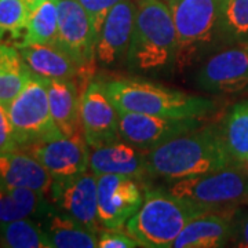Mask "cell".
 I'll use <instances>...</instances> for the list:
<instances>
[{
	"label": "cell",
	"instance_id": "obj_1",
	"mask_svg": "<svg viewBox=\"0 0 248 248\" xmlns=\"http://www.w3.org/2000/svg\"><path fill=\"white\" fill-rule=\"evenodd\" d=\"M149 177L181 181L234 164L215 125L197 128L164 142L145 155Z\"/></svg>",
	"mask_w": 248,
	"mask_h": 248
},
{
	"label": "cell",
	"instance_id": "obj_2",
	"mask_svg": "<svg viewBox=\"0 0 248 248\" xmlns=\"http://www.w3.org/2000/svg\"><path fill=\"white\" fill-rule=\"evenodd\" d=\"M177 31L167 3L140 0L125 62L135 72H161L175 66Z\"/></svg>",
	"mask_w": 248,
	"mask_h": 248
},
{
	"label": "cell",
	"instance_id": "obj_3",
	"mask_svg": "<svg viewBox=\"0 0 248 248\" xmlns=\"http://www.w3.org/2000/svg\"><path fill=\"white\" fill-rule=\"evenodd\" d=\"M117 110L160 117H204L214 110V102L142 79H113L104 83Z\"/></svg>",
	"mask_w": 248,
	"mask_h": 248
},
{
	"label": "cell",
	"instance_id": "obj_4",
	"mask_svg": "<svg viewBox=\"0 0 248 248\" xmlns=\"http://www.w3.org/2000/svg\"><path fill=\"white\" fill-rule=\"evenodd\" d=\"M200 213L170 192L146 189L141 208L125 223V232L140 247H172L187 222Z\"/></svg>",
	"mask_w": 248,
	"mask_h": 248
},
{
	"label": "cell",
	"instance_id": "obj_5",
	"mask_svg": "<svg viewBox=\"0 0 248 248\" xmlns=\"http://www.w3.org/2000/svg\"><path fill=\"white\" fill-rule=\"evenodd\" d=\"M169 192L200 214L232 210L248 202V170L243 163L199 177L175 181Z\"/></svg>",
	"mask_w": 248,
	"mask_h": 248
},
{
	"label": "cell",
	"instance_id": "obj_6",
	"mask_svg": "<svg viewBox=\"0 0 248 248\" xmlns=\"http://www.w3.org/2000/svg\"><path fill=\"white\" fill-rule=\"evenodd\" d=\"M167 4L177 31L175 66L182 71L219 43L218 0H170Z\"/></svg>",
	"mask_w": 248,
	"mask_h": 248
},
{
	"label": "cell",
	"instance_id": "obj_7",
	"mask_svg": "<svg viewBox=\"0 0 248 248\" xmlns=\"http://www.w3.org/2000/svg\"><path fill=\"white\" fill-rule=\"evenodd\" d=\"M7 113L21 149L37 142L63 137L51 116L47 80L33 73L9 104Z\"/></svg>",
	"mask_w": 248,
	"mask_h": 248
},
{
	"label": "cell",
	"instance_id": "obj_8",
	"mask_svg": "<svg viewBox=\"0 0 248 248\" xmlns=\"http://www.w3.org/2000/svg\"><path fill=\"white\" fill-rule=\"evenodd\" d=\"M57 45L90 76V69L97 60V35L89 14L78 0H57Z\"/></svg>",
	"mask_w": 248,
	"mask_h": 248
},
{
	"label": "cell",
	"instance_id": "obj_9",
	"mask_svg": "<svg viewBox=\"0 0 248 248\" xmlns=\"http://www.w3.org/2000/svg\"><path fill=\"white\" fill-rule=\"evenodd\" d=\"M98 218L104 229H123L141 208L145 187L140 179L116 174L97 175Z\"/></svg>",
	"mask_w": 248,
	"mask_h": 248
},
{
	"label": "cell",
	"instance_id": "obj_10",
	"mask_svg": "<svg viewBox=\"0 0 248 248\" xmlns=\"http://www.w3.org/2000/svg\"><path fill=\"white\" fill-rule=\"evenodd\" d=\"M202 117H160L119 110L120 137L141 151H151L164 142L202 127Z\"/></svg>",
	"mask_w": 248,
	"mask_h": 248
},
{
	"label": "cell",
	"instance_id": "obj_11",
	"mask_svg": "<svg viewBox=\"0 0 248 248\" xmlns=\"http://www.w3.org/2000/svg\"><path fill=\"white\" fill-rule=\"evenodd\" d=\"M80 119L84 138L91 149L119 141V110L102 81H91L86 86L81 94Z\"/></svg>",
	"mask_w": 248,
	"mask_h": 248
},
{
	"label": "cell",
	"instance_id": "obj_12",
	"mask_svg": "<svg viewBox=\"0 0 248 248\" xmlns=\"http://www.w3.org/2000/svg\"><path fill=\"white\" fill-rule=\"evenodd\" d=\"M196 84L207 93L231 94L248 86V43L208 57L196 73Z\"/></svg>",
	"mask_w": 248,
	"mask_h": 248
},
{
	"label": "cell",
	"instance_id": "obj_13",
	"mask_svg": "<svg viewBox=\"0 0 248 248\" xmlns=\"http://www.w3.org/2000/svg\"><path fill=\"white\" fill-rule=\"evenodd\" d=\"M24 151L47 170L53 181H65L89 171V145L83 134L37 142Z\"/></svg>",
	"mask_w": 248,
	"mask_h": 248
},
{
	"label": "cell",
	"instance_id": "obj_14",
	"mask_svg": "<svg viewBox=\"0 0 248 248\" xmlns=\"http://www.w3.org/2000/svg\"><path fill=\"white\" fill-rule=\"evenodd\" d=\"M50 199L61 210L95 233L101 232L98 218L97 174L83 172L65 181H53Z\"/></svg>",
	"mask_w": 248,
	"mask_h": 248
},
{
	"label": "cell",
	"instance_id": "obj_15",
	"mask_svg": "<svg viewBox=\"0 0 248 248\" xmlns=\"http://www.w3.org/2000/svg\"><path fill=\"white\" fill-rule=\"evenodd\" d=\"M137 7L133 0H122L109 11L98 35L95 57L99 65L112 68L127 57L133 36Z\"/></svg>",
	"mask_w": 248,
	"mask_h": 248
},
{
	"label": "cell",
	"instance_id": "obj_16",
	"mask_svg": "<svg viewBox=\"0 0 248 248\" xmlns=\"http://www.w3.org/2000/svg\"><path fill=\"white\" fill-rule=\"evenodd\" d=\"M0 186L31 189L48 197L53 178L31 153L18 148L0 153Z\"/></svg>",
	"mask_w": 248,
	"mask_h": 248
},
{
	"label": "cell",
	"instance_id": "obj_17",
	"mask_svg": "<svg viewBox=\"0 0 248 248\" xmlns=\"http://www.w3.org/2000/svg\"><path fill=\"white\" fill-rule=\"evenodd\" d=\"M233 210L213 211L197 215L179 233L172 247L217 248L226 246L233 237Z\"/></svg>",
	"mask_w": 248,
	"mask_h": 248
},
{
	"label": "cell",
	"instance_id": "obj_18",
	"mask_svg": "<svg viewBox=\"0 0 248 248\" xmlns=\"http://www.w3.org/2000/svg\"><path fill=\"white\" fill-rule=\"evenodd\" d=\"M140 151L131 143L119 141L93 148L90 153V169L97 175L116 174L142 181L149 177V174L145 155Z\"/></svg>",
	"mask_w": 248,
	"mask_h": 248
},
{
	"label": "cell",
	"instance_id": "obj_19",
	"mask_svg": "<svg viewBox=\"0 0 248 248\" xmlns=\"http://www.w3.org/2000/svg\"><path fill=\"white\" fill-rule=\"evenodd\" d=\"M31 72L46 80L89 78L58 45H27L17 47Z\"/></svg>",
	"mask_w": 248,
	"mask_h": 248
},
{
	"label": "cell",
	"instance_id": "obj_20",
	"mask_svg": "<svg viewBox=\"0 0 248 248\" xmlns=\"http://www.w3.org/2000/svg\"><path fill=\"white\" fill-rule=\"evenodd\" d=\"M50 110L63 137L83 134L80 119V89L76 80H47ZM84 135V134H83Z\"/></svg>",
	"mask_w": 248,
	"mask_h": 248
},
{
	"label": "cell",
	"instance_id": "obj_21",
	"mask_svg": "<svg viewBox=\"0 0 248 248\" xmlns=\"http://www.w3.org/2000/svg\"><path fill=\"white\" fill-rule=\"evenodd\" d=\"M51 248H95L98 234L61 210H50L39 219Z\"/></svg>",
	"mask_w": 248,
	"mask_h": 248
},
{
	"label": "cell",
	"instance_id": "obj_22",
	"mask_svg": "<svg viewBox=\"0 0 248 248\" xmlns=\"http://www.w3.org/2000/svg\"><path fill=\"white\" fill-rule=\"evenodd\" d=\"M50 207L48 197L39 192L0 186V223L29 217L40 219Z\"/></svg>",
	"mask_w": 248,
	"mask_h": 248
},
{
	"label": "cell",
	"instance_id": "obj_23",
	"mask_svg": "<svg viewBox=\"0 0 248 248\" xmlns=\"http://www.w3.org/2000/svg\"><path fill=\"white\" fill-rule=\"evenodd\" d=\"M31 76L32 72L17 47L0 42V104L9 107Z\"/></svg>",
	"mask_w": 248,
	"mask_h": 248
},
{
	"label": "cell",
	"instance_id": "obj_24",
	"mask_svg": "<svg viewBox=\"0 0 248 248\" xmlns=\"http://www.w3.org/2000/svg\"><path fill=\"white\" fill-rule=\"evenodd\" d=\"M58 7L57 0H46L31 10L24 35L16 47L27 45H57Z\"/></svg>",
	"mask_w": 248,
	"mask_h": 248
},
{
	"label": "cell",
	"instance_id": "obj_25",
	"mask_svg": "<svg viewBox=\"0 0 248 248\" xmlns=\"http://www.w3.org/2000/svg\"><path fill=\"white\" fill-rule=\"evenodd\" d=\"M219 43H248V0H218Z\"/></svg>",
	"mask_w": 248,
	"mask_h": 248
},
{
	"label": "cell",
	"instance_id": "obj_26",
	"mask_svg": "<svg viewBox=\"0 0 248 248\" xmlns=\"http://www.w3.org/2000/svg\"><path fill=\"white\" fill-rule=\"evenodd\" d=\"M219 130L232 159L244 164L248 159V101L232 108Z\"/></svg>",
	"mask_w": 248,
	"mask_h": 248
},
{
	"label": "cell",
	"instance_id": "obj_27",
	"mask_svg": "<svg viewBox=\"0 0 248 248\" xmlns=\"http://www.w3.org/2000/svg\"><path fill=\"white\" fill-rule=\"evenodd\" d=\"M0 246L9 248H51L42 223L31 217L0 223Z\"/></svg>",
	"mask_w": 248,
	"mask_h": 248
},
{
	"label": "cell",
	"instance_id": "obj_28",
	"mask_svg": "<svg viewBox=\"0 0 248 248\" xmlns=\"http://www.w3.org/2000/svg\"><path fill=\"white\" fill-rule=\"evenodd\" d=\"M31 9L25 0H0V42L10 36L16 46L27 28Z\"/></svg>",
	"mask_w": 248,
	"mask_h": 248
},
{
	"label": "cell",
	"instance_id": "obj_29",
	"mask_svg": "<svg viewBox=\"0 0 248 248\" xmlns=\"http://www.w3.org/2000/svg\"><path fill=\"white\" fill-rule=\"evenodd\" d=\"M78 1L87 11L98 40V35L101 32V28L104 25V21L108 17L109 11L122 0H78Z\"/></svg>",
	"mask_w": 248,
	"mask_h": 248
},
{
	"label": "cell",
	"instance_id": "obj_30",
	"mask_svg": "<svg viewBox=\"0 0 248 248\" xmlns=\"http://www.w3.org/2000/svg\"><path fill=\"white\" fill-rule=\"evenodd\" d=\"M138 243L127 232L120 229H104L98 236V248H135Z\"/></svg>",
	"mask_w": 248,
	"mask_h": 248
},
{
	"label": "cell",
	"instance_id": "obj_31",
	"mask_svg": "<svg viewBox=\"0 0 248 248\" xmlns=\"http://www.w3.org/2000/svg\"><path fill=\"white\" fill-rule=\"evenodd\" d=\"M17 140L14 137V130L10 122L7 108L0 104V153L18 149Z\"/></svg>",
	"mask_w": 248,
	"mask_h": 248
},
{
	"label": "cell",
	"instance_id": "obj_32",
	"mask_svg": "<svg viewBox=\"0 0 248 248\" xmlns=\"http://www.w3.org/2000/svg\"><path fill=\"white\" fill-rule=\"evenodd\" d=\"M232 240L234 241V246L248 248V213L234 222Z\"/></svg>",
	"mask_w": 248,
	"mask_h": 248
},
{
	"label": "cell",
	"instance_id": "obj_33",
	"mask_svg": "<svg viewBox=\"0 0 248 248\" xmlns=\"http://www.w3.org/2000/svg\"><path fill=\"white\" fill-rule=\"evenodd\" d=\"M28 3V6H29V9H35L36 6H39L40 3H43V1H46V0H25Z\"/></svg>",
	"mask_w": 248,
	"mask_h": 248
},
{
	"label": "cell",
	"instance_id": "obj_34",
	"mask_svg": "<svg viewBox=\"0 0 248 248\" xmlns=\"http://www.w3.org/2000/svg\"><path fill=\"white\" fill-rule=\"evenodd\" d=\"M244 164H246V169H247V170H248V159H247V160H246V163H244Z\"/></svg>",
	"mask_w": 248,
	"mask_h": 248
},
{
	"label": "cell",
	"instance_id": "obj_35",
	"mask_svg": "<svg viewBox=\"0 0 248 248\" xmlns=\"http://www.w3.org/2000/svg\"><path fill=\"white\" fill-rule=\"evenodd\" d=\"M161 1H164V3H169L170 0H161Z\"/></svg>",
	"mask_w": 248,
	"mask_h": 248
}]
</instances>
